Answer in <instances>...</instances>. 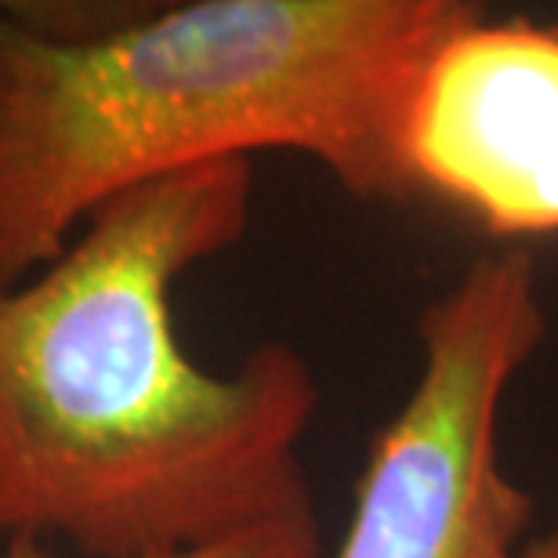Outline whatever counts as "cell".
Returning <instances> with one entry per match:
<instances>
[{
  "instance_id": "6da1fadb",
  "label": "cell",
  "mask_w": 558,
  "mask_h": 558,
  "mask_svg": "<svg viewBox=\"0 0 558 558\" xmlns=\"http://www.w3.org/2000/svg\"><path fill=\"white\" fill-rule=\"evenodd\" d=\"M254 163L109 199L59 258L0 287V537L171 558L312 508L319 381L283 341L232 374L182 349L174 287L247 232Z\"/></svg>"
},
{
  "instance_id": "7a4b0ae2",
  "label": "cell",
  "mask_w": 558,
  "mask_h": 558,
  "mask_svg": "<svg viewBox=\"0 0 558 558\" xmlns=\"http://www.w3.org/2000/svg\"><path fill=\"white\" fill-rule=\"evenodd\" d=\"M472 0H196L102 37L15 26L0 98V287L109 199L189 167L301 153L360 199H414L403 117Z\"/></svg>"
},
{
  "instance_id": "3957f363",
  "label": "cell",
  "mask_w": 558,
  "mask_h": 558,
  "mask_svg": "<svg viewBox=\"0 0 558 558\" xmlns=\"http://www.w3.org/2000/svg\"><path fill=\"white\" fill-rule=\"evenodd\" d=\"M544 338L522 247L478 254L424 305L417 377L371 446L338 558H522L533 497L505 468L500 421Z\"/></svg>"
},
{
  "instance_id": "277c9868",
  "label": "cell",
  "mask_w": 558,
  "mask_h": 558,
  "mask_svg": "<svg viewBox=\"0 0 558 558\" xmlns=\"http://www.w3.org/2000/svg\"><path fill=\"white\" fill-rule=\"evenodd\" d=\"M403 163L489 236L558 232V26L483 11L450 33L410 92Z\"/></svg>"
},
{
  "instance_id": "5b68a950",
  "label": "cell",
  "mask_w": 558,
  "mask_h": 558,
  "mask_svg": "<svg viewBox=\"0 0 558 558\" xmlns=\"http://www.w3.org/2000/svg\"><path fill=\"white\" fill-rule=\"evenodd\" d=\"M323 533H319V519L316 508L294 511V515L262 522L254 530L232 533V537L218 541V544H204V548L171 555V558H319L323 548ZM0 558H54L44 541L33 537H15L4 541V555Z\"/></svg>"
},
{
  "instance_id": "8992f818",
  "label": "cell",
  "mask_w": 558,
  "mask_h": 558,
  "mask_svg": "<svg viewBox=\"0 0 558 558\" xmlns=\"http://www.w3.org/2000/svg\"><path fill=\"white\" fill-rule=\"evenodd\" d=\"M15 26H19V19L0 8V98H4V87H8V59H11V37H15Z\"/></svg>"
},
{
  "instance_id": "52a82bcc",
  "label": "cell",
  "mask_w": 558,
  "mask_h": 558,
  "mask_svg": "<svg viewBox=\"0 0 558 558\" xmlns=\"http://www.w3.org/2000/svg\"><path fill=\"white\" fill-rule=\"evenodd\" d=\"M522 558H558V530L544 533V537H533Z\"/></svg>"
}]
</instances>
